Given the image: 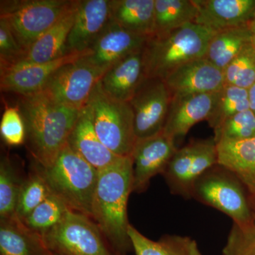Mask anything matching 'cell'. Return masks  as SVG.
<instances>
[{"mask_svg": "<svg viewBox=\"0 0 255 255\" xmlns=\"http://www.w3.org/2000/svg\"><path fill=\"white\" fill-rule=\"evenodd\" d=\"M171 100L172 95L164 80L145 79L128 102L133 114L136 139L162 132Z\"/></svg>", "mask_w": 255, "mask_h": 255, "instance_id": "8fae6325", "label": "cell"}, {"mask_svg": "<svg viewBox=\"0 0 255 255\" xmlns=\"http://www.w3.org/2000/svg\"><path fill=\"white\" fill-rule=\"evenodd\" d=\"M46 255H56L52 253L51 252L48 251L47 252Z\"/></svg>", "mask_w": 255, "mask_h": 255, "instance_id": "f35d334b", "label": "cell"}, {"mask_svg": "<svg viewBox=\"0 0 255 255\" xmlns=\"http://www.w3.org/2000/svg\"><path fill=\"white\" fill-rule=\"evenodd\" d=\"M41 238L47 250L56 255H120L93 220L71 210Z\"/></svg>", "mask_w": 255, "mask_h": 255, "instance_id": "ba28073f", "label": "cell"}, {"mask_svg": "<svg viewBox=\"0 0 255 255\" xmlns=\"http://www.w3.org/2000/svg\"><path fill=\"white\" fill-rule=\"evenodd\" d=\"M0 134L8 145L19 146L26 141V124L18 106L5 109L0 122Z\"/></svg>", "mask_w": 255, "mask_h": 255, "instance_id": "e575fe53", "label": "cell"}, {"mask_svg": "<svg viewBox=\"0 0 255 255\" xmlns=\"http://www.w3.org/2000/svg\"><path fill=\"white\" fill-rule=\"evenodd\" d=\"M73 0H1L0 18L9 25L18 44L27 52L68 9Z\"/></svg>", "mask_w": 255, "mask_h": 255, "instance_id": "52a82bcc", "label": "cell"}, {"mask_svg": "<svg viewBox=\"0 0 255 255\" xmlns=\"http://www.w3.org/2000/svg\"><path fill=\"white\" fill-rule=\"evenodd\" d=\"M250 31L251 35V43L255 46V13L253 19L249 23Z\"/></svg>", "mask_w": 255, "mask_h": 255, "instance_id": "74e56055", "label": "cell"}, {"mask_svg": "<svg viewBox=\"0 0 255 255\" xmlns=\"http://www.w3.org/2000/svg\"><path fill=\"white\" fill-rule=\"evenodd\" d=\"M86 55L66 64L55 72L41 93L55 103L81 110L106 73L90 63Z\"/></svg>", "mask_w": 255, "mask_h": 255, "instance_id": "30bf717a", "label": "cell"}, {"mask_svg": "<svg viewBox=\"0 0 255 255\" xmlns=\"http://www.w3.org/2000/svg\"><path fill=\"white\" fill-rule=\"evenodd\" d=\"M217 164V145L214 137L193 140L177 149L162 176L173 195L189 199L196 181Z\"/></svg>", "mask_w": 255, "mask_h": 255, "instance_id": "9c48e42d", "label": "cell"}, {"mask_svg": "<svg viewBox=\"0 0 255 255\" xmlns=\"http://www.w3.org/2000/svg\"><path fill=\"white\" fill-rule=\"evenodd\" d=\"M164 81L172 97L216 93L224 86V73L205 58L176 69Z\"/></svg>", "mask_w": 255, "mask_h": 255, "instance_id": "5bb4252c", "label": "cell"}, {"mask_svg": "<svg viewBox=\"0 0 255 255\" xmlns=\"http://www.w3.org/2000/svg\"><path fill=\"white\" fill-rule=\"evenodd\" d=\"M216 145L218 164L231 170L255 201V137L241 141L220 142Z\"/></svg>", "mask_w": 255, "mask_h": 255, "instance_id": "7402d4cb", "label": "cell"}, {"mask_svg": "<svg viewBox=\"0 0 255 255\" xmlns=\"http://www.w3.org/2000/svg\"><path fill=\"white\" fill-rule=\"evenodd\" d=\"M25 54L26 52L18 44L9 25L0 18V73L17 65Z\"/></svg>", "mask_w": 255, "mask_h": 255, "instance_id": "d590c367", "label": "cell"}, {"mask_svg": "<svg viewBox=\"0 0 255 255\" xmlns=\"http://www.w3.org/2000/svg\"><path fill=\"white\" fill-rule=\"evenodd\" d=\"M198 11L195 0H155L153 35L162 34L194 23Z\"/></svg>", "mask_w": 255, "mask_h": 255, "instance_id": "4316f807", "label": "cell"}, {"mask_svg": "<svg viewBox=\"0 0 255 255\" xmlns=\"http://www.w3.org/2000/svg\"><path fill=\"white\" fill-rule=\"evenodd\" d=\"M147 38L127 31L111 18L86 58L107 71L120 60L142 48Z\"/></svg>", "mask_w": 255, "mask_h": 255, "instance_id": "9a60e30c", "label": "cell"}, {"mask_svg": "<svg viewBox=\"0 0 255 255\" xmlns=\"http://www.w3.org/2000/svg\"><path fill=\"white\" fill-rule=\"evenodd\" d=\"M191 199L221 211L238 226H248L255 218L253 199L246 187L231 170L219 164L196 181Z\"/></svg>", "mask_w": 255, "mask_h": 255, "instance_id": "5b68a950", "label": "cell"}, {"mask_svg": "<svg viewBox=\"0 0 255 255\" xmlns=\"http://www.w3.org/2000/svg\"><path fill=\"white\" fill-rule=\"evenodd\" d=\"M52 192L41 172L37 169L21 183L18 193L15 218L23 222Z\"/></svg>", "mask_w": 255, "mask_h": 255, "instance_id": "f546056e", "label": "cell"}, {"mask_svg": "<svg viewBox=\"0 0 255 255\" xmlns=\"http://www.w3.org/2000/svg\"><path fill=\"white\" fill-rule=\"evenodd\" d=\"M177 149L176 142L162 132L137 139L131 155L132 192H143L152 178L162 175Z\"/></svg>", "mask_w": 255, "mask_h": 255, "instance_id": "7c38bea8", "label": "cell"}, {"mask_svg": "<svg viewBox=\"0 0 255 255\" xmlns=\"http://www.w3.org/2000/svg\"><path fill=\"white\" fill-rule=\"evenodd\" d=\"M38 169L52 194L59 198L69 209L92 219L98 169L68 144L50 167Z\"/></svg>", "mask_w": 255, "mask_h": 255, "instance_id": "277c9868", "label": "cell"}, {"mask_svg": "<svg viewBox=\"0 0 255 255\" xmlns=\"http://www.w3.org/2000/svg\"><path fill=\"white\" fill-rule=\"evenodd\" d=\"M132 192L131 157H119L99 170L92 219L120 255H127L132 251L128 235L130 224L128 219V203Z\"/></svg>", "mask_w": 255, "mask_h": 255, "instance_id": "6da1fadb", "label": "cell"}, {"mask_svg": "<svg viewBox=\"0 0 255 255\" xmlns=\"http://www.w3.org/2000/svg\"><path fill=\"white\" fill-rule=\"evenodd\" d=\"M17 106L30 152L38 167L47 168L68 144L80 110L55 103L41 92L20 96Z\"/></svg>", "mask_w": 255, "mask_h": 255, "instance_id": "7a4b0ae2", "label": "cell"}, {"mask_svg": "<svg viewBox=\"0 0 255 255\" xmlns=\"http://www.w3.org/2000/svg\"><path fill=\"white\" fill-rule=\"evenodd\" d=\"M101 141L114 155L131 157L136 142L134 117L128 102L107 95L98 82L87 105Z\"/></svg>", "mask_w": 255, "mask_h": 255, "instance_id": "8992f818", "label": "cell"}, {"mask_svg": "<svg viewBox=\"0 0 255 255\" xmlns=\"http://www.w3.org/2000/svg\"><path fill=\"white\" fill-rule=\"evenodd\" d=\"M216 93L172 97L162 132L174 141L187 135L196 124L207 121Z\"/></svg>", "mask_w": 255, "mask_h": 255, "instance_id": "e0dca14e", "label": "cell"}, {"mask_svg": "<svg viewBox=\"0 0 255 255\" xmlns=\"http://www.w3.org/2000/svg\"><path fill=\"white\" fill-rule=\"evenodd\" d=\"M146 78L142 47L108 69L100 84L112 98L128 102Z\"/></svg>", "mask_w": 255, "mask_h": 255, "instance_id": "d6986e66", "label": "cell"}, {"mask_svg": "<svg viewBox=\"0 0 255 255\" xmlns=\"http://www.w3.org/2000/svg\"><path fill=\"white\" fill-rule=\"evenodd\" d=\"M227 85L251 88L255 83V46L249 43L223 70Z\"/></svg>", "mask_w": 255, "mask_h": 255, "instance_id": "4dcf8cb0", "label": "cell"}, {"mask_svg": "<svg viewBox=\"0 0 255 255\" xmlns=\"http://www.w3.org/2000/svg\"><path fill=\"white\" fill-rule=\"evenodd\" d=\"M90 52V50L82 53L72 52L46 63L15 65L0 73V88L1 92H12L19 96L39 93L55 72Z\"/></svg>", "mask_w": 255, "mask_h": 255, "instance_id": "4fadbf2b", "label": "cell"}, {"mask_svg": "<svg viewBox=\"0 0 255 255\" xmlns=\"http://www.w3.org/2000/svg\"><path fill=\"white\" fill-rule=\"evenodd\" d=\"M68 145L98 170L122 157L114 155L101 141L87 105L80 111L76 123L69 136Z\"/></svg>", "mask_w": 255, "mask_h": 255, "instance_id": "44dd1931", "label": "cell"}, {"mask_svg": "<svg viewBox=\"0 0 255 255\" xmlns=\"http://www.w3.org/2000/svg\"><path fill=\"white\" fill-rule=\"evenodd\" d=\"M110 20L111 0H80L67 41V53L91 49Z\"/></svg>", "mask_w": 255, "mask_h": 255, "instance_id": "2e32d148", "label": "cell"}, {"mask_svg": "<svg viewBox=\"0 0 255 255\" xmlns=\"http://www.w3.org/2000/svg\"><path fill=\"white\" fill-rule=\"evenodd\" d=\"M198 15L194 23L214 32L249 24L255 0H195Z\"/></svg>", "mask_w": 255, "mask_h": 255, "instance_id": "ac0fdd59", "label": "cell"}, {"mask_svg": "<svg viewBox=\"0 0 255 255\" xmlns=\"http://www.w3.org/2000/svg\"><path fill=\"white\" fill-rule=\"evenodd\" d=\"M253 206H254V209H255V201H253Z\"/></svg>", "mask_w": 255, "mask_h": 255, "instance_id": "ab89813d", "label": "cell"}, {"mask_svg": "<svg viewBox=\"0 0 255 255\" xmlns=\"http://www.w3.org/2000/svg\"><path fill=\"white\" fill-rule=\"evenodd\" d=\"M214 131L216 143L253 138L255 137V114L251 110L239 112L224 121Z\"/></svg>", "mask_w": 255, "mask_h": 255, "instance_id": "d6a6232c", "label": "cell"}, {"mask_svg": "<svg viewBox=\"0 0 255 255\" xmlns=\"http://www.w3.org/2000/svg\"><path fill=\"white\" fill-rule=\"evenodd\" d=\"M222 255H255V218L248 226L233 225Z\"/></svg>", "mask_w": 255, "mask_h": 255, "instance_id": "836d02e7", "label": "cell"}, {"mask_svg": "<svg viewBox=\"0 0 255 255\" xmlns=\"http://www.w3.org/2000/svg\"><path fill=\"white\" fill-rule=\"evenodd\" d=\"M251 42L249 24L216 32L204 58L223 71Z\"/></svg>", "mask_w": 255, "mask_h": 255, "instance_id": "484cf974", "label": "cell"}, {"mask_svg": "<svg viewBox=\"0 0 255 255\" xmlns=\"http://www.w3.org/2000/svg\"><path fill=\"white\" fill-rule=\"evenodd\" d=\"M68 210L59 198L52 194L22 223L30 231L41 237L63 221Z\"/></svg>", "mask_w": 255, "mask_h": 255, "instance_id": "f1b7e54d", "label": "cell"}, {"mask_svg": "<svg viewBox=\"0 0 255 255\" xmlns=\"http://www.w3.org/2000/svg\"><path fill=\"white\" fill-rule=\"evenodd\" d=\"M248 100H249L250 110L255 114V83L248 89Z\"/></svg>", "mask_w": 255, "mask_h": 255, "instance_id": "8d00e7d4", "label": "cell"}, {"mask_svg": "<svg viewBox=\"0 0 255 255\" xmlns=\"http://www.w3.org/2000/svg\"><path fill=\"white\" fill-rule=\"evenodd\" d=\"M111 18L127 31L150 37L155 30V0H111Z\"/></svg>", "mask_w": 255, "mask_h": 255, "instance_id": "603a6c76", "label": "cell"}, {"mask_svg": "<svg viewBox=\"0 0 255 255\" xmlns=\"http://www.w3.org/2000/svg\"><path fill=\"white\" fill-rule=\"evenodd\" d=\"M21 183L8 157H1L0 162V218L15 217L18 193Z\"/></svg>", "mask_w": 255, "mask_h": 255, "instance_id": "1f68e13d", "label": "cell"}, {"mask_svg": "<svg viewBox=\"0 0 255 255\" xmlns=\"http://www.w3.org/2000/svg\"><path fill=\"white\" fill-rule=\"evenodd\" d=\"M248 110V90L225 84L217 92L214 107L206 122L214 130L226 119Z\"/></svg>", "mask_w": 255, "mask_h": 255, "instance_id": "83f0119b", "label": "cell"}, {"mask_svg": "<svg viewBox=\"0 0 255 255\" xmlns=\"http://www.w3.org/2000/svg\"><path fill=\"white\" fill-rule=\"evenodd\" d=\"M80 1H72L59 19L33 43L17 65L46 63L68 54L67 41L75 21Z\"/></svg>", "mask_w": 255, "mask_h": 255, "instance_id": "ffe728a7", "label": "cell"}, {"mask_svg": "<svg viewBox=\"0 0 255 255\" xmlns=\"http://www.w3.org/2000/svg\"><path fill=\"white\" fill-rule=\"evenodd\" d=\"M128 235L135 255H202L197 242L189 236L165 235L153 241L130 225Z\"/></svg>", "mask_w": 255, "mask_h": 255, "instance_id": "d4e9b609", "label": "cell"}, {"mask_svg": "<svg viewBox=\"0 0 255 255\" xmlns=\"http://www.w3.org/2000/svg\"><path fill=\"white\" fill-rule=\"evenodd\" d=\"M215 33L201 25L189 23L148 37L143 46L146 78L164 80L184 64L204 58Z\"/></svg>", "mask_w": 255, "mask_h": 255, "instance_id": "3957f363", "label": "cell"}, {"mask_svg": "<svg viewBox=\"0 0 255 255\" xmlns=\"http://www.w3.org/2000/svg\"><path fill=\"white\" fill-rule=\"evenodd\" d=\"M48 250L39 235L16 218L0 220V255H46Z\"/></svg>", "mask_w": 255, "mask_h": 255, "instance_id": "cb8c5ba5", "label": "cell"}]
</instances>
